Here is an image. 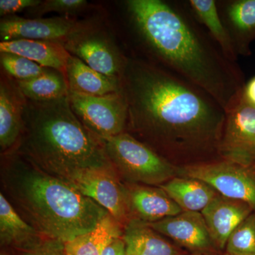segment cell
Instances as JSON below:
<instances>
[{
    "label": "cell",
    "mask_w": 255,
    "mask_h": 255,
    "mask_svg": "<svg viewBox=\"0 0 255 255\" xmlns=\"http://www.w3.org/2000/svg\"><path fill=\"white\" fill-rule=\"evenodd\" d=\"M74 114L100 139L116 136L127 130V105L122 92L89 96L69 91Z\"/></svg>",
    "instance_id": "cell-7"
},
{
    "label": "cell",
    "mask_w": 255,
    "mask_h": 255,
    "mask_svg": "<svg viewBox=\"0 0 255 255\" xmlns=\"http://www.w3.org/2000/svg\"><path fill=\"white\" fill-rule=\"evenodd\" d=\"M224 254L255 255V212L233 231L228 238Z\"/></svg>",
    "instance_id": "cell-25"
},
{
    "label": "cell",
    "mask_w": 255,
    "mask_h": 255,
    "mask_svg": "<svg viewBox=\"0 0 255 255\" xmlns=\"http://www.w3.org/2000/svg\"><path fill=\"white\" fill-rule=\"evenodd\" d=\"M124 4L145 60L204 90L226 112L239 102L244 74L223 54L187 1L127 0Z\"/></svg>",
    "instance_id": "cell-2"
},
{
    "label": "cell",
    "mask_w": 255,
    "mask_h": 255,
    "mask_svg": "<svg viewBox=\"0 0 255 255\" xmlns=\"http://www.w3.org/2000/svg\"><path fill=\"white\" fill-rule=\"evenodd\" d=\"M226 114L220 157L245 167H255V105L243 95Z\"/></svg>",
    "instance_id": "cell-8"
},
{
    "label": "cell",
    "mask_w": 255,
    "mask_h": 255,
    "mask_svg": "<svg viewBox=\"0 0 255 255\" xmlns=\"http://www.w3.org/2000/svg\"><path fill=\"white\" fill-rule=\"evenodd\" d=\"M11 151L67 183L88 169H114L101 139L74 114L68 96L48 102L26 99L22 131Z\"/></svg>",
    "instance_id": "cell-4"
},
{
    "label": "cell",
    "mask_w": 255,
    "mask_h": 255,
    "mask_svg": "<svg viewBox=\"0 0 255 255\" xmlns=\"http://www.w3.org/2000/svg\"><path fill=\"white\" fill-rule=\"evenodd\" d=\"M184 211L201 212L219 194L199 179L175 177L159 186Z\"/></svg>",
    "instance_id": "cell-20"
},
{
    "label": "cell",
    "mask_w": 255,
    "mask_h": 255,
    "mask_svg": "<svg viewBox=\"0 0 255 255\" xmlns=\"http://www.w3.org/2000/svg\"><path fill=\"white\" fill-rule=\"evenodd\" d=\"M1 191L42 236L68 243L90 232L109 214L68 183L10 151L3 154Z\"/></svg>",
    "instance_id": "cell-3"
},
{
    "label": "cell",
    "mask_w": 255,
    "mask_h": 255,
    "mask_svg": "<svg viewBox=\"0 0 255 255\" xmlns=\"http://www.w3.org/2000/svg\"><path fill=\"white\" fill-rule=\"evenodd\" d=\"M68 183L107 210L124 228L130 221L126 185L115 169H88Z\"/></svg>",
    "instance_id": "cell-10"
},
{
    "label": "cell",
    "mask_w": 255,
    "mask_h": 255,
    "mask_svg": "<svg viewBox=\"0 0 255 255\" xmlns=\"http://www.w3.org/2000/svg\"><path fill=\"white\" fill-rule=\"evenodd\" d=\"M124 227L109 213L90 232L65 243L66 255H102L106 247L122 237Z\"/></svg>",
    "instance_id": "cell-22"
},
{
    "label": "cell",
    "mask_w": 255,
    "mask_h": 255,
    "mask_svg": "<svg viewBox=\"0 0 255 255\" xmlns=\"http://www.w3.org/2000/svg\"><path fill=\"white\" fill-rule=\"evenodd\" d=\"M40 0H1L0 15L1 16H14L16 13L26 9H33L38 6Z\"/></svg>",
    "instance_id": "cell-29"
},
{
    "label": "cell",
    "mask_w": 255,
    "mask_h": 255,
    "mask_svg": "<svg viewBox=\"0 0 255 255\" xmlns=\"http://www.w3.org/2000/svg\"><path fill=\"white\" fill-rule=\"evenodd\" d=\"M185 255H206V254H201V253H188V254Z\"/></svg>",
    "instance_id": "cell-32"
},
{
    "label": "cell",
    "mask_w": 255,
    "mask_h": 255,
    "mask_svg": "<svg viewBox=\"0 0 255 255\" xmlns=\"http://www.w3.org/2000/svg\"><path fill=\"white\" fill-rule=\"evenodd\" d=\"M16 82L20 91L29 100L48 102L69 95L66 77L53 69H47L45 73L36 78L22 81L16 80Z\"/></svg>",
    "instance_id": "cell-24"
},
{
    "label": "cell",
    "mask_w": 255,
    "mask_h": 255,
    "mask_svg": "<svg viewBox=\"0 0 255 255\" xmlns=\"http://www.w3.org/2000/svg\"><path fill=\"white\" fill-rule=\"evenodd\" d=\"M217 4L236 53L249 56L255 41V0H226Z\"/></svg>",
    "instance_id": "cell-16"
},
{
    "label": "cell",
    "mask_w": 255,
    "mask_h": 255,
    "mask_svg": "<svg viewBox=\"0 0 255 255\" xmlns=\"http://www.w3.org/2000/svg\"><path fill=\"white\" fill-rule=\"evenodd\" d=\"M147 223L159 234L190 253L223 255L215 247L201 212L183 211L176 216Z\"/></svg>",
    "instance_id": "cell-12"
},
{
    "label": "cell",
    "mask_w": 255,
    "mask_h": 255,
    "mask_svg": "<svg viewBox=\"0 0 255 255\" xmlns=\"http://www.w3.org/2000/svg\"><path fill=\"white\" fill-rule=\"evenodd\" d=\"M42 236L28 224L0 193V243L4 248L21 250L41 239Z\"/></svg>",
    "instance_id": "cell-21"
},
{
    "label": "cell",
    "mask_w": 255,
    "mask_h": 255,
    "mask_svg": "<svg viewBox=\"0 0 255 255\" xmlns=\"http://www.w3.org/2000/svg\"><path fill=\"white\" fill-rule=\"evenodd\" d=\"M101 140L125 184L159 187L178 176L177 166L127 132Z\"/></svg>",
    "instance_id": "cell-5"
},
{
    "label": "cell",
    "mask_w": 255,
    "mask_h": 255,
    "mask_svg": "<svg viewBox=\"0 0 255 255\" xmlns=\"http://www.w3.org/2000/svg\"><path fill=\"white\" fill-rule=\"evenodd\" d=\"M65 77L69 91L89 96H104L121 92L120 80L106 76L70 55Z\"/></svg>",
    "instance_id": "cell-19"
},
{
    "label": "cell",
    "mask_w": 255,
    "mask_h": 255,
    "mask_svg": "<svg viewBox=\"0 0 255 255\" xmlns=\"http://www.w3.org/2000/svg\"><path fill=\"white\" fill-rule=\"evenodd\" d=\"M70 55L77 57L95 71L120 80L127 56L96 26L64 43Z\"/></svg>",
    "instance_id": "cell-11"
},
{
    "label": "cell",
    "mask_w": 255,
    "mask_h": 255,
    "mask_svg": "<svg viewBox=\"0 0 255 255\" xmlns=\"http://www.w3.org/2000/svg\"><path fill=\"white\" fill-rule=\"evenodd\" d=\"M85 0H46L32 9L31 14L40 17L49 12H58L65 16L76 14L86 7Z\"/></svg>",
    "instance_id": "cell-27"
},
{
    "label": "cell",
    "mask_w": 255,
    "mask_h": 255,
    "mask_svg": "<svg viewBox=\"0 0 255 255\" xmlns=\"http://www.w3.org/2000/svg\"><path fill=\"white\" fill-rule=\"evenodd\" d=\"M254 212L247 203L220 194L201 211L211 239L221 255L233 231Z\"/></svg>",
    "instance_id": "cell-13"
},
{
    "label": "cell",
    "mask_w": 255,
    "mask_h": 255,
    "mask_svg": "<svg viewBox=\"0 0 255 255\" xmlns=\"http://www.w3.org/2000/svg\"><path fill=\"white\" fill-rule=\"evenodd\" d=\"M102 255H127L126 244L123 238H116L110 243Z\"/></svg>",
    "instance_id": "cell-30"
},
{
    "label": "cell",
    "mask_w": 255,
    "mask_h": 255,
    "mask_svg": "<svg viewBox=\"0 0 255 255\" xmlns=\"http://www.w3.org/2000/svg\"><path fill=\"white\" fill-rule=\"evenodd\" d=\"M128 133L177 167L221 159L226 111L209 94L143 58L120 78Z\"/></svg>",
    "instance_id": "cell-1"
},
{
    "label": "cell",
    "mask_w": 255,
    "mask_h": 255,
    "mask_svg": "<svg viewBox=\"0 0 255 255\" xmlns=\"http://www.w3.org/2000/svg\"><path fill=\"white\" fill-rule=\"evenodd\" d=\"M243 95L248 102L255 105V76L246 84Z\"/></svg>",
    "instance_id": "cell-31"
},
{
    "label": "cell",
    "mask_w": 255,
    "mask_h": 255,
    "mask_svg": "<svg viewBox=\"0 0 255 255\" xmlns=\"http://www.w3.org/2000/svg\"><path fill=\"white\" fill-rule=\"evenodd\" d=\"M94 26L91 21H78L65 16L26 18L14 15L0 21V38L1 41L29 39L64 44Z\"/></svg>",
    "instance_id": "cell-9"
},
{
    "label": "cell",
    "mask_w": 255,
    "mask_h": 255,
    "mask_svg": "<svg viewBox=\"0 0 255 255\" xmlns=\"http://www.w3.org/2000/svg\"><path fill=\"white\" fill-rule=\"evenodd\" d=\"M125 185L130 220L154 223L183 211L159 187L140 184Z\"/></svg>",
    "instance_id": "cell-15"
},
{
    "label": "cell",
    "mask_w": 255,
    "mask_h": 255,
    "mask_svg": "<svg viewBox=\"0 0 255 255\" xmlns=\"http://www.w3.org/2000/svg\"><path fill=\"white\" fill-rule=\"evenodd\" d=\"M0 255H11L9 254V253H6V252L5 251H1V254Z\"/></svg>",
    "instance_id": "cell-33"
},
{
    "label": "cell",
    "mask_w": 255,
    "mask_h": 255,
    "mask_svg": "<svg viewBox=\"0 0 255 255\" xmlns=\"http://www.w3.org/2000/svg\"><path fill=\"white\" fill-rule=\"evenodd\" d=\"M223 255H226V254H223Z\"/></svg>",
    "instance_id": "cell-34"
},
{
    "label": "cell",
    "mask_w": 255,
    "mask_h": 255,
    "mask_svg": "<svg viewBox=\"0 0 255 255\" xmlns=\"http://www.w3.org/2000/svg\"><path fill=\"white\" fill-rule=\"evenodd\" d=\"M123 238L127 255H185L175 243H171L147 223L131 219L124 226Z\"/></svg>",
    "instance_id": "cell-17"
},
{
    "label": "cell",
    "mask_w": 255,
    "mask_h": 255,
    "mask_svg": "<svg viewBox=\"0 0 255 255\" xmlns=\"http://www.w3.org/2000/svg\"><path fill=\"white\" fill-rule=\"evenodd\" d=\"M26 98L14 79L1 70L0 81V147L1 153L14 149L23 128Z\"/></svg>",
    "instance_id": "cell-14"
},
{
    "label": "cell",
    "mask_w": 255,
    "mask_h": 255,
    "mask_svg": "<svg viewBox=\"0 0 255 255\" xmlns=\"http://www.w3.org/2000/svg\"><path fill=\"white\" fill-rule=\"evenodd\" d=\"M0 53L21 55L43 68L59 71L65 76L70 55L62 43L29 39L1 41Z\"/></svg>",
    "instance_id": "cell-18"
},
{
    "label": "cell",
    "mask_w": 255,
    "mask_h": 255,
    "mask_svg": "<svg viewBox=\"0 0 255 255\" xmlns=\"http://www.w3.org/2000/svg\"><path fill=\"white\" fill-rule=\"evenodd\" d=\"M12 251L15 255H66L65 243L45 237L23 249Z\"/></svg>",
    "instance_id": "cell-28"
},
{
    "label": "cell",
    "mask_w": 255,
    "mask_h": 255,
    "mask_svg": "<svg viewBox=\"0 0 255 255\" xmlns=\"http://www.w3.org/2000/svg\"><path fill=\"white\" fill-rule=\"evenodd\" d=\"M0 63L1 70L18 81L36 78L48 69L21 55L9 53H0Z\"/></svg>",
    "instance_id": "cell-26"
},
{
    "label": "cell",
    "mask_w": 255,
    "mask_h": 255,
    "mask_svg": "<svg viewBox=\"0 0 255 255\" xmlns=\"http://www.w3.org/2000/svg\"><path fill=\"white\" fill-rule=\"evenodd\" d=\"M191 13L196 19L209 32L210 36L217 43L231 61L237 63L238 55L233 46L232 39L223 23L216 0H189Z\"/></svg>",
    "instance_id": "cell-23"
},
{
    "label": "cell",
    "mask_w": 255,
    "mask_h": 255,
    "mask_svg": "<svg viewBox=\"0 0 255 255\" xmlns=\"http://www.w3.org/2000/svg\"><path fill=\"white\" fill-rule=\"evenodd\" d=\"M177 173L206 183L220 195L246 202L255 212V167L219 159L177 167Z\"/></svg>",
    "instance_id": "cell-6"
}]
</instances>
